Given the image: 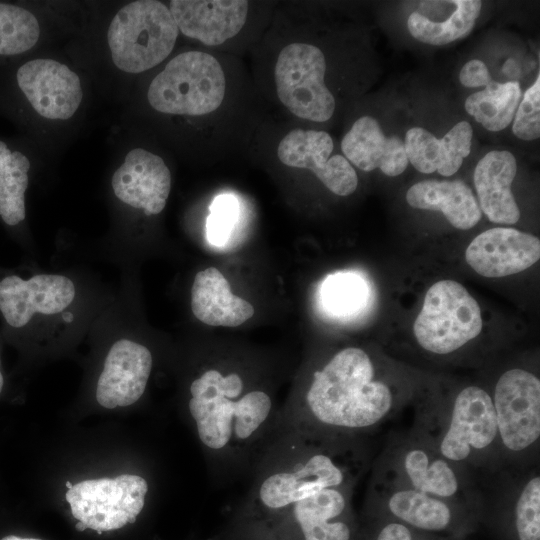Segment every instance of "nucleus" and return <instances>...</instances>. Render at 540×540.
Masks as SVG:
<instances>
[{"label":"nucleus","mask_w":540,"mask_h":540,"mask_svg":"<svg viewBox=\"0 0 540 540\" xmlns=\"http://www.w3.org/2000/svg\"><path fill=\"white\" fill-rule=\"evenodd\" d=\"M40 36L37 18L29 10L0 2V55L13 56L35 46Z\"/></svg>","instance_id":"c756f323"},{"label":"nucleus","mask_w":540,"mask_h":540,"mask_svg":"<svg viewBox=\"0 0 540 540\" xmlns=\"http://www.w3.org/2000/svg\"><path fill=\"white\" fill-rule=\"evenodd\" d=\"M513 134L525 141L540 137V77L529 87L519 102L512 125Z\"/></svg>","instance_id":"2f4dec72"},{"label":"nucleus","mask_w":540,"mask_h":540,"mask_svg":"<svg viewBox=\"0 0 540 540\" xmlns=\"http://www.w3.org/2000/svg\"><path fill=\"white\" fill-rule=\"evenodd\" d=\"M111 185L121 202L142 209L146 215H156L166 206L171 173L160 156L135 148L114 172Z\"/></svg>","instance_id":"f3484780"},{"label":"nucleus","mask_w":540,"mask_h":540,"mask_svg":"<svg viewBox=\"0 0 540 540\" xmlns=\"http://www.w3.org/2000/svg\"><path fill=\"white\" fill-rule=\"evenodd\" d=\"M178 32L169 8L162 2H130L115 14L108 27L113 63L133 74L151 69L172 52Z\"/></svg>","instance_id":"423d86ee"},{"label":"nucleus","mask_w":540,"mask_h":540,"mask_svg":"<svg viewBox=\"0 0 540 540\" xmlns=\"http://www.w3.org/2000/svg\"><path fill=\"white\" fill-rule=\"evenodd\" d=\"M459 80L467 88L486 87L493 81L488 67L479 59H472L464 64Z\"/></svg>","instance_id":"72a5a7b5"},{"label":"nucleus","mask_w":540,"mask_h":540,"mask_svg":"<svg viewBox=\"0 0 540 540\" xmlns=\"http://www.w3.org/2000/svg\"><path fill=\"white\" fill-rule=\"evenodd\" d=\"M3 383H4L3 376H2V373L0 372V393H1L2 388H3Z\"/></svg>","instance_id":"4c0bfd02"},{"label":"nucleus","mask_w":540,"mask_h":540,"mask_svg":"<svg viewBox=\"0 0 540 540\" xmlns=\"http://www.w3.org/2000/svg\"><path fill=\"white\" fill-rule=\"evenodd\" d=\"M148 483L137 475L84 480L66 493L72 515L98 534L134 523L145 504Z\"/></svg>","instance_id":"9b49d317"},{"label":"nucleus","mask_w":540,"mask_h":540,"mask_svg":"<svg viewBox=\"0 0 540 540\" xmlns=\"http://www.w3.org/2000/svg\"><path fill=\"white\" fill-rule=\"evenodd\" d=\"M411 431L469 472L502 464L491 394L480 386L467 385L449 399L419 404Z\"/></svg>","instance_id":"20e7f679"},{"label":"nucleus","mask_w":540,"mask_h":540,"mask_svg":"<svg viewBox=\"0 0 540 540\" xmlns=\"http://www.w3.org/2000/svg\"><path fill=\"white\" fill-rule=\"evenodd\" d=\"M366 466L358 438L286 428L262 461L249 504L280 515L323 489L354 487Z\"/></svg>","instance_id":"f03ea898"},{"label":"nucleus","mask_w":540,"mask_h":540,"mask_svg":"<svg viewBox=\"0 0 540 540\" xmlns=\"http://www.w3.org/2000/svg\"><path fill=\"white\" fill-rule=\"evenodd\" d=\"M206 236L211 244L220 246L229 238L238 218V204L231 195L216 197L209 207Z\"/></svg>","instance_id":"473e14b6"},{"label":"nucleus","mask_w":540,"mask_h":540,"mask_svg":"<svg viewBox=\"0 0 540 540\" xmlns=\"http://www.w3.org/2000/svg\"><path fill=\"white\" fill-rule=\"evenodd\" d=\"M517 540H540V477L534 472L517 488L512 506Z\"/></svg>","instance_id":"7c9ffc66"},{"label":"nucleus","mask_w":540,"mask_h":540,"mask_svg":"<svg viewBox=\"0 0 540 540\" xmlns=\"http://www.w3.org/2000/svg\"><path fill=\"white\" fill-rule=\"evenodd\" d=\"M344 157L362 171L376 168L387 176L402 174L408 166L404 141L386 136L378 121L371 116L357 119L341 140Z\"/></svg>","instance_id":"4be33fe9"},{"label":"nucleus","mask_w":540,"mask_h":540,"mask_svg":"<svg viewBox=\"0 0 540 540\" xmlns=\"http://www.w3.org/2000/svg\"><path fill=\"white\" fill-rule=\"evenodd\" d=\"M478 0L421 1L407 19L409 33L429 45H445L470 34L480 15Z\"/></svg>","instance_id":"5701e85b"},{"label":"nucleus","mask_w":540,"mask_h":540,"mask_svg":"<svg viewBox=\"0 0 540 540\" xmlns=\"http://www.w3.org/2000/svg\"><path fill=\"white\" fill-rule=\"evenodd\" d=\"M1 540H41V539H37V538H21V537L15 536V535H9V536L3 537Z\"/></svg>","instance_id":"c9c22d12"},{"label":"nucleus","mask_w":540,"mask_h":540,"mask_svg":"<svg viewBox=\"0 0 540 540\" xmlns=\"http://www.w3.org/2000/svg\"><path fill=\"white\" fill-rule=\"evenodd\" d=\"M325 72V56L317 46L303 42L285 46L274 69L280 102L298 118L312 122L328 121L336 104L325 84Z\"/></svg>","instance_id":"9d476101"},{"label":"nucleus","mask_w":540,"mask_h":540,"mask_svg":"<svg viewBox=\"0 0 540 540\" xmlns=\"http://www.w3.org/2000/svg\"><path fill=\"white\" fill-rule=\"evenodd\" d=\"M473 129L469 122L456 123L442 138L422 127H412L404 141L408 162L419 172L449 177L470 154Z\"/></svg>","instance_id":"412c9836"},{"label":"nucleus","mask_w":540,"mask_h":540,"mask_svg":"<svg viewBox=\"0 0 540 540\" xmlns=\"http://www.w3.org/2000/svg\"><path fill=\"white\" fill-rule=\"evenodd\" d=\"M152 369L150 350L128 339L110 348L99 376L96 399L108 409L134 404L143 395Z\"/></svg>","instance_id":"a211bd4d"},{"label":"nucleus","mask_w":540,"mask_h":540,"mask_svg":"<svg viewBox=\"0 0 540 540\" xmlns=\"http://www.w3.org/2000/svg\"><path fill=\"white\" fill-rule=\"evenodd\" d=\"M16 80L32 108L47 119L71 118L83 99L79 76L65 64L52 59L24 63L17 70Z\"/></svg>","instance_id":"4468645a"},{"label":"nucleus","mask_w":540,"mask_h":540,"mask_svg":"<svg viewBox=\"0 0 540 540\" xmlns=\"http://www.w3.org/2000/svg\"><path fill=\"white\" fill-rule=\"evenodd\" d=\"M75 295L74 283L63 275L39 274L28 280L7 276L0 281V312L11 327L20 328L35 314L60 313Z\"/></svg>","instance_id":"2eb2a0df"},{"label":"nucleus","mask_w":540,"mask_h":540,"mask_svg":"<svg viewBox=\"0 0 540 540\" xmlns=\"http://www.w3.org/2000/svg\"><path fill=\"white\" fill-rule=\"evenodd\" d=\"M248 2L173 0L169 10L185 36L205 45H220L242 29L248 15Z\"/></svg>","instance_id":"6ab92c4d"},{"label":"nucleus","mask_w":540,"mask_h":540,"mask_svg":"<svg viewBox=\"0 0 540 540\" xmlns=\"http://www.w3.org/2000/svg\"><path fill=\"white\" fill-rule=\"evenodd\" d=\"M333 149L327 132L294 129L279 142L277 156L288 167L312 171L332 193L351 195L358 186L357 173L344 156H331Z\"/></svg>","instance_id":"ddd939ff"},{"label":"nucleus","mask_w":540,"mask_h":540,"mask_svg":"<svg viewBox=\"0 0 540 540\" xmlns=\"http://www.w3.org/2000/svg\"><path fill=\"white\" fill-rule=\"evenodd\" d=\"M30 162L20 151H11L0 140V217L16 226L26 217L25 192Z\"/></svg>","instance_id":"c85d7f7f"},{"label":"nucleus","mask_w":540,"mask_h":540,"mask_svg":"<svg viewBox=\"0 0 540 540\" xmlns=\"http://www.w3.org/2000/svg\"><path fill=\"white\" fill-rule=\"evenodd\" d=\"M408 204L416 209L440 211L455 228L467 230L481 219L482 212L470 187L462 180H424L412 185Z\"/></svg>","instance_id":"a878e982"},{"label":"nucleus","mask_w":540,"mask_h":540,"mask_svg":"<svg viewBox=\"0 0 540 540\" xmlns=\"http://www.w3.org/2000/svg\"><path fill=\"white\" fill-rule=\"evenodd\" d=\"M491 398L502 464L527 460L540 439L539 377L523 368L508 369L496 381Z\"/></svg>","instance_id":"6e6552de"},{"label":"nucleus","mask_w":540,"mask_h":540,"mask_svg":"<svg viewBox=\"0 0 540 540\" xmlns=\"http://www.w3.org/2000/svg\"><path fill=\"white\" fill-rule=\"evenodd\" d=\"M540 258V240L514 228L497 227L476 236L465 259L478 274L504 277L531 267Z\"/></svg>","instance_id":"dca6fc26"},{"label":"nucleus","mask_w":540,"mask_h":540,"mask_svg":"<svg viewBox=\"0 0 540 540\" xmlns=\"http://www.w3.org/2000/svg\"><path fill=\"white\" fill-rule=\"evenodd\" d=\"M373 299L369 280L358 272L328 275L320 287V303L330 316L350 319L366 311Z\"/></svg>","instance_id":"bb28decb"},{"label":"nucleus","mask_w":540,"mask_h":540,"mask_svg":"<svg viewBox=\"0 0 540 540\" xmlns=\"http://www.w3.org/2000/svg\"><path fill=\"white\" fill-rule=\"evenodd\" d=\"M516 173V159L506 150H492L478 161L473 176L478 204L491 222L512 225L520 219L511 191Z\"/></svg>","instance_id":"b1692460"},{"label":"nucleus","mask_w":540,"mask_h":540,"mask_svg":"<svg viewBox=\"0 0 540 540\" xmlns=\"http://www.w3.org/2000/svg\"><path fill=\"white\" fill-rule=\"evenodd\" d=\"M67 489H71L73 487L72 483L70 481H66L65 483Z\"/></svg>","instance_id":"58836bf2"},{"label":"nucleus","mask_w":540,"mask_h":540,"mask_svg":"<svg viewBox=\"0 0 540 540\" xmlns=\"http://www.w3.org/2000/svg\"><path fill=\"white\" fill-rule=\"evenodd\" d=\"M222 66L212 55L188 51L176 55L151 81L147 98L164 114L202 116L217 110L225 96Z\"/></svg>","instance_id":"0eeeda50"},{"label":"nucleus","mask_w":540,"mask_h":540,"mask_svg":"<svg viewBox=\"0 0 540 540\" xmlns=\"http://www.w3.org/2000/svg\"><path fill=\"white\" fill-rule=\"evenodd\" d=\"M354 487H331L307 497L289 514L303 540H351V497Z\"/></svg>","instance_id":"aec40b11"},{"label":"nucleus","mask_w":540,"mask_h":540,"mask_svg":"<svg viewBox=\"0 0 540 540\" xmlns=\"http://www.w3.org/2000/svg\"><path fill=\"white\" fill-rule=\"evenodd\" d=\"M370 496L389 519L419 532L456 534L466 529L467 518L474 514L457 503L375 473Z\"/></svg>","instance_id":"f8f14e48"},{"label":"nucleus","mask_w":540,"mask_h":540,"mask_svg":"<svg viewBox=\"0 0 540 540\" xmlns=\"http://www.w3.org/2000/svg\"><path fill=\"white\" fill-rule=\"evenodd\" d=\"M418 532L401 522L388 518L381 524L375 540H419Z\"/></svg>","instance_id":"f704fd0d"},{"label":"nucleus","mask_w":540,"mask_h":540,"mask_svg":"<svg viewBox=\"0 0 540 540\" xmlns=\"http://www.w3.org/2000/svg\"><path fill=\"white\" fill-rule=\"evenodd\" d=\"M75 528H76L77 531L82 532V531H84L87 527H86V525H85L83 522L79 521V522L76 524Z\"/></svg>","instance_id":"e433bc0d"},{"label":"nucleus","mask_w":540,"mask_h":540,"mask_svg":"<svg viewBox=\"0 0 540 540\" xmlns=\"http://www.w3.org/2000/svg\"><path fill=\"white\" fill-rule=\"evenodd\" d=\"M188 409L201 443L212 455L239 453L262 439L274 417L271 396L246 390L238 373L208 369L190 385Z\"/></svg>","instance_id":"7ed1b4c3"},{"label":"nucleus","mask_w":540,"mask_h":540,"mask_svg":"<svg viewBox=\"0 0 540 540\" xmlns=\"http://www.w3.org/2000/svg\"><path fill=\"white\" fill-rule=\"evenodd\" d=\"M374 473L473 512L479 508L470 472L444 458L412 431L391 441Z\"/></svg>","instance_id":"39448f33"},{"label":"nucleus","mask_w":540,"mask_h":540,"mask_svg":"<svg viewBox=\"0 0 540 540\" xmlns=\"http://www.w3.org/2000/svg\"><path fill=\"white\" fill-rule=\"evenodd\" d=\"M194 316L210 326L236 327L254 314L253 306L231 292L224 275L216 268L199 271L191 288Z\"/></svg>","instance_id":"393cba45"},{"label":"nucleus","mask_w":540,"mask_h":540,"mask_svg":"<svg viewBox=\"0 0 540 540\" xmlns=\"http://www.w3.org/2000/svg\"><path fill=\"white\" fill-rule=\"evenodd\" d=\"M402 405L395 388L377 376L368 352L346 347L312 373L285 416L287 428L359 438L391 420Z\"/></svg>","instance_id":"f257e3e1"},{"label":"nucleus","mask_w":540,"mask_h":540,"mask_svg":"<svg viewBox=\"0 0 540 540\" xmlns=\"http://www.w3.org/2000/svg\"><path fill=\"white\" fill-rule=\"evenodd\" d=\"M521 96L517 81L499 83L493 80L484 89L469 95L464 107L485 129L498 132L513 121Z\"/></svg>","instance_id":"cd10ccee"},{"label":"nucleus","mask_w":540,"mask_h":540,"mask_svg":"<svg viewBox=\"0 0 540 540\" xmlns=\"http://www.w3.org/2000/svg\"><path fill=\"white\" fill-rule=\"evenodd\" d=\"M482 330L481 310L466 288L453 280H441L427 291L413 327L422 349L448 355L476 338Z\"/></svg>","instance_id":"1a4fd4ad"}]
</instances>
